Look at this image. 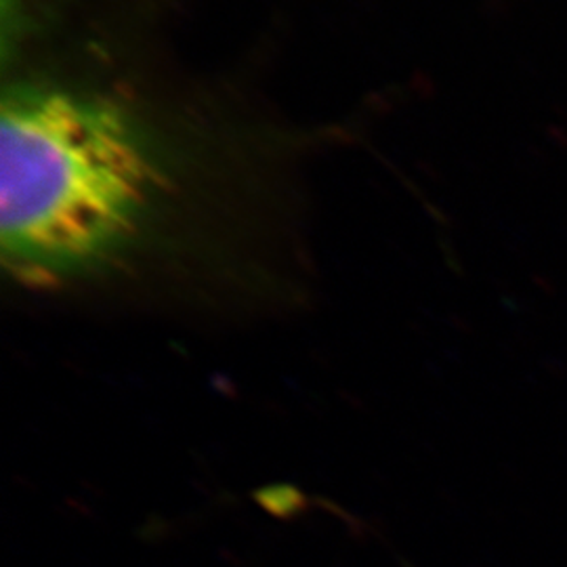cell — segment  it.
Masks as SVG:
<instances>
[{
	"instance_id": "cell-1",
	"label": "cell",
	"mask_w": 567,
	"mask_h": 567,
	"mask_svg": "<svg viewBox=\"0 0 567 567\" xmlns=\"http://www.w3.org/2000/svg\"><path fill=\"white\" fill-rule=\"evenodd\" d=\"M168 187L154 140L121 103L55 82H21L0 114L2 261L55 282L142 238Z\"/></svg>"
}]
</instances>
